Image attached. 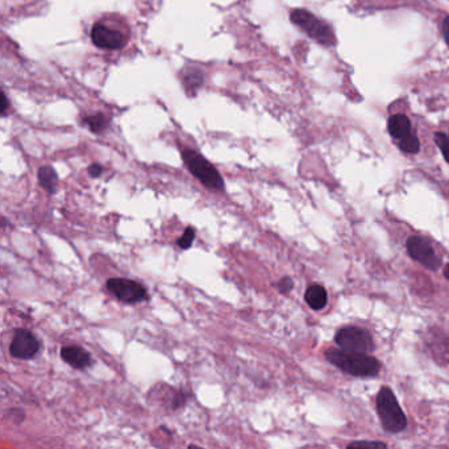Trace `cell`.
<instances>
[{
  "mask_svg": "<svg viewBox=\"0 0 449 449\" xmlns=\"http://www.w3.org/2000/svg\"><path fill=\"white\" fill-rule=\"evenodd\" d=\"M290 17L296 26H299L310 37L318 41L321 45L330 46L336 42L334 31L331 29V26H327L324 22H321L306 10H294Z\"/></svg>",
  "mask_w": 449,
  "mask_h": 449,
  "instance_id": "4",
  "label": "cell"
},
{
  "mask_svg": "<svg viewBox=\"0 0 449 449\" xmlns=\"http://www.w3.org/2000/svg\"><path fill=\"white\" fill-rule=\"evenodd\" d=\"M39 182L40 186L46 192V193L54 194L57 192L58 187V176L53 167L46 165V167H40L39 169Z\"/></svg>",
  "mask_w": 449,
  "mask_h": 449,
  "instance_id": "13",
  "label": "cell"
},
{
  "mask_svg": "<svg viewBox=\"0 0 449 449\" xmlns=\"http://www.w3.org/2000/svg\"><path fill=\"white\" fill-rule=\"evenodd\" d=\"M102 173L103 167L102 165H99V164H92V165H90V167H89V174H90L91 177H94V178L101 177V176H102Z\"/></svg>",
  "mask_w": 449,
  "mask_h": 449,
  "instance_id": "20",
  "label": "cell"
},
{
  "mask_svg": "<svg viewBox=\"0 0 449 449\" xmlns=\"http://www.w3.org/2000/svg\"><path fill=\"white\" fill-rule=\"evenodd\" d=\"M407 252L415 261L422 264L427 269L437 270L440 266V260L430 243L421 237L412 236L407 240Z\"/></svg>",
  "mask_w": 449,
  "mask_h": 449,
  "instance_id": "10",
  "label": "cell"
},
{
  "mask_svg": "<svg viewBox=\"0 0 449 449\" xmlns=\"http://www.w3.org/2000/svg\"><path fill=\"white\" fill-rule=\"evenodd\" d=\"M444 277L449 281V264L446 266V269H444Z\"/></svg>",
  "mask_w": 449,
  "mask_h": 449,
  "instance_id": "23",
  "label": "cell"
},
{
  "mask_svg": "<svg viewBox=\"0 0 449 449\" xmlns=\"http://www.w3.org/2000/svg\"><path fill=\"white\" fill-rule=\"evenodd\" d=\"M435 142L444 155L446 161L449 164V130L448 132H437L435 135Z\"/></svg>",
  "mask_w": 449,
  "mask_h": 449,
  "instance_id": "16",
  "label": "cell"
},
{
  "mask_svg": "<svg viewBox=\"0 0 449 449\" xmlns=\"http://www.w3.org/2000/svg\"><path fill=\"white\" fill-rule=\"evenodd\" d=\"M182 158L189 171L198 180H201L207 189L215 192H224V180L221 178L218 169L208 162L202 154L193 149H183Z\"/></svg>",
  "mask_w": 449,
  "mask_h": 449,
  "instance_id": "3",
  "label": "cell"
},
{
  "mask_svg": "<svg viewBox=\"0 0 449 449\" xmlns=\"http://www.w3.org/2000/svg\"><path fill=\"white\" fill-rule=\"evenodd\" d=\"M334 341L341 349L350 350V352L369 353L374 349V343L371 334L357 327H347L340 330L334 337Z\"/></svg>",
  "mask_w": 449,
  "mask_h": 449,
  "instance_id": "6",
  "label": "cell"
},
{
  "mask_svg": "<svg viewBox=\"0 0 449 449\" xmlns=\"http://www.w3.org/2000/svg\"><path fill=\"white\" fill-rule=\"evenodd\" d=\"M348 448H386V444L374 441H356L349 444Z\"/></svg>",
  "mask_w": 449,
  "mask_h": 449,
  "instance_id": "18",
  "label": "cell"
},
{
  "mask_svg": "<svg viewBox=\"0 0 449 449\" xmlns=\"http://www.w3.org/2000/svg\"><path fill=\"white\" fill-rule=\"evenodd\" d=\"M182 76H183L182 78H183L185 86L193 94H195V91L198 90L203 83V74L198 69H194V67L187 69V71L183 73Z\"/></svg>",
  "mask_w": 449,
  "mask_h": 449,
  "instance_id": "14",
  "label": "cell"
},
{
  "mask_svg": "<svg viewBox=\"0 0 449 449\" xmlns=\"http://www.w3.org/2000/svg\"><path fill=\"white\" fill-rule=\"evenodd\" d=\"M107 289L112 296L124 303H137L148 296L145 286L127 278H110L107 281Z\"/></svg>",
  "mask_w": 449,
  "mask_h": 449,
  "instance_id": "7",
  "label": "cell"
},
{
  "mask_svg": "<svg viewBox=\"0 0 449 449\" xmlns=\"http://www.w3.org/2000/svg\"><path fill=\"white\" fill-rule=\"evenodd\" d=\"M305 299H306L310 307L318 311V310L325 307L327 300H328V296H327V291H325V289L323 286H321V285H312V286L308 287Z\"/></svg>",
  "mask_w": 449,
  "mask_h": 449,
  "instance_id": "12",
  "label": "cell"
},
{
  "mask_svg": "<svg viewBox=\"0 0 449 449\" xmlns=\"http://www.w3.org/2000/svg\"><path fill=\"white\" fill-rule=\"evenodd\" d=\"M443 33H444V39L447 41V44L449 45V16L444 20V24H443Z\"/></svg>",
  "mask_w": 449,
  "mask_h": 449,
  "instance_id": "21",
  "label": "cell"
},
{
  "mask_svg": "<svg viewBox=\"0 0 449 449\" xmlns=\"http://www.w3.org/2000/svg\"><path fill=\"white\" fill-rule=\"evenodd\" d=\"M91 40L94 45H96L101 49L107 51H117L126 46L127 37L120 31H116L114 28H110L105 24H96L92 26L91 31Z\"/></svg>",
  "mask_w": 449,
  "mask_h": 449,
  "instance_id": "9",
  "label": "cell"
},
{
  "mask_svg": "<svg viewBox=\"0 0 449 449\" xmlns=\"http://www.w3.org/2000/svg\"><path fill=\"white\" fill-rule=\"evenodd\" d=\"M61 357L66 364H69L74 369H85L91 366L92 364L90 353L78 346L62 348Z\"/></svg>",
  "mask_w": 449,
  "mask_h": 449,
  "instance_id": "11",
  "label": "cell"
},
{
  "mask_svg": "<svg viewBox=\"0 0 449 449\" xmlns=\"http://www.w3.org/2000/svg\"><path fill=\"white\" fill-rule=\"evenodd\" d=\"M293 287H294V282H293V280H291V278H289V277H285V278H282V280L280 281V283H278V289H280V291H281L282 294H287L289 291H291V290H293Z\"/></svg>",
  "mask_w": 449,
  "mask_h": 449,
  "instance_id": "19",
  "label": "cell"
},
{
  "mask_svg": "<svg viewBox=\"0 0 449 449\" xmlns=\"http://www.w3.org/2000/svg\"><path fill=\"white\" fill-rule=\"evenodd\" d=\"M194 239H195V230L193 227H187L183 232V235L178 239L177 244L180 245L182 249H187L193 245Z\"/></svg>",
  "mask_w": 449,
  "mask_h": 449,
  "instance_id": "17",
  "label": "cell"
},
{
  "mask_svg": "<svg viewBox=\"0 0 449 449\" xmlns=\"http://www.w3.org/2000/svg\"><path fill=\"white\" fill-rule=\"evenodd\" d=\"M389 132L399 148L406 153H418L421 144L415 136L410 119L405 115H394L389 119Z\"/></svg>",
  "mask_w": 449,
  "mask_h": 449,
  "instance_id": "5",
  "label": "cell"
},
{
  "mask_svg": "<svg viewBox=\"0 0 449 449\" xmlns=\"http://www.w3.org/2000/svg\"><path fill=\"white\" fill-rule=\"evenodd\" d=\"M325 357L340 371L356 377H374L381 371L378 359L361 352L328 349L325 352Z\"/></svg>",
  "mask_w": 449,
  "mask_h": 449,
  "instance_id": "1",
  "label": "cell"
},
{
  "mask_svg": "<svg viewBox=\"0 0 449 449\" xmlns=\"http://www.w3.org/2000/svg\"><path fill=\"white\" fill-rule=\"evenodd\" d=\"M1 101H3V104H1V105H3V111H1V112H3V115H6V112H7V110H8V102H7V98H6V95H4V94L1 95Z\"/></svg>",
  "mask_w": 449,
  "mask_h": 449,
  "instance_id": "22",
  "label": "cell"
},
{
  "mask_svg": "<svg viewBox=\"0 0 449 449\" xmlns=\"http://www.w3.org/2000/svg\"><path fill=\"white\" fill-rule=\"evenodd\" d=\"M40 350L39 339L31 331L20 328L13 334L12 341L10 346V353L15 359H33Z\"/></svg>",
  "mask_w": 449,
  "mask_h": 449,
  "instance_id": "8",
  "label": "cell"
},
{
  "mask_svg": "<svg viewBox=\"0 0 449 449\" xmlns=\"http://www.w3.org/2000/svg\"><path fill=\"white\" fill-rule=\"evenodd\" d=\"M377 412L384 430L389 434L402 432L407 425L406 415L389 387L381 389L377 396Z\"/></svg>",
  "mask_w": 449,
  "mask_h": 449,
  "instance_id": "2",
  "label": "cell"
},
{
  "mask_svg": "<svg viewBox=\"0 0 449 449\" xmlns=\"http://www.w3.org/2000/svg\"><path fill=\"white\" fill-rule=\"evenodd\" d=\"M85 123L95 133H101L108 127V119L102 114H95V115L85 117Z\"/></svg>",
  "mask_w": 449,
  "mask_h": 449,
  "instance_id": "15",
  "label": "cell"
}]
</instances>
